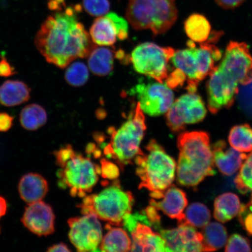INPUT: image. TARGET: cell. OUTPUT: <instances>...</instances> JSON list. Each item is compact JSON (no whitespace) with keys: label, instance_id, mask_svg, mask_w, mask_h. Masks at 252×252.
<instances>
[{"label":"cell","instance_id":"6da1fadb","mask_svg":"<svg viewBox=\"0 0 252 252\" xmlns=\"http://www.w3.org/2000/svg\"><path fill=\"white\" fill-rule=\"evenodd\" d=\"M79 9L68 7L49 16L34 40L46 61L59 68L67 67L75 59L86 58L95 47L78 20Z\"/></svg>","mask_w":252,"mask_h":252},{"label":"cell","instance_id":"7a4b0ae2","mask_svg":"<svg viewBox=\"0 0 252 252\" xmlns=\"http://www.w3.org/2000/svg\"><path fill=\"white\" fill-rule=\"evenodd\" d=\"M177 181L186 187H196L208 176L215 175L210 135L207 132H184L179 135Z\"/></svg>","mask_w":252,"mask_h":252},{"label":"cell","instance_id":"3957f363","mask_svg":"<svg viewBox=\"0 0 252 252\" xmlns=\"http://www.w3.org/2000/svg\"><path fill=\"white\" fill-rule=\"evenodd\" d=\"M143 151L135 158L139 189H147L154 199L162 197L175 178L176 162L155 140H151Z\"/></svg>","mask_w":252,"mask_h":252},{"label":"cell","instance_id":"277c9868","mask_svg":"<svg viewBox=\"0 0 252 252\" xmlns=\"http://www.w3.org/2000/svg\"><path fill=\"white\" fill-rule=\"evenodd\" d=\"M59 186L68 189L72 197H84L92 191L99 179L101 169L89 158L77 153L70 145L55 151Z\"/></svg>","mask_w":252,"mask_h":252},{"label":"cell","instance_id":"5b68a950","mask_svg":"<svg viewBox=\"0 0 252 252\" xmlns=\"http://www.w3.org/2000/svg\"><path fill=\"white\" fill-rule=\"evenodd\" d=\"M133 204L131 192L124 190L119 182H115L98 194L85 196L78 207L83 215L94 214L109 225L121 226L131 214Z\"/></svg>","mask_w":252,"mask_h":252},{"label":"cell","instance_id":"8992f818","mask_svg":"<svg viewBox=\"0 0 252 252\" xmlns=\"http://www.w3.org/2000/svg\"><path fill=\"white\" fill-rule=\"evenodd\" d=\"M176 0H130L126 18L135 30L165 33L178 18Z\"/></svg>","mask_w":252,"mask_h":252},{"label":"cell","instance_id":"52a82bcc","mask_svg":"<svg viewBox=\"0 0 252 252\" xmlns=\"http://www.w3.org/2000/svg\"><path fill=\"white\" fill-rule=\"evenodd\" d=\"M146 130L143 110L137 104L135 111L121 127L110 128V143L105 148V155L124 167L130 163L142 152L140 146Z\"/></svg>","mask_w":252,"mask_h":252},{"label":"cell","instance_id":"ba28073f","mask_svg":"<svg viewBox=\"0 0 252 252\" xmlns=\"http://www.w3.org/2000/svg\"><path fill=\"white\" fill-rule=\"evenodd\" d=\"M175 52L171 47H161L153 43H144L134 49L131 61L138 73L163 83L168 77L169 62Z\"/></svg>","mask_w":252,"mask_h":252},{"label":"cell","instance_id":"9c48e42d","mask_svg":"<svg viewBox=\"0 0 252 252\" xmlns=\"http://www.w3.org/2000/svg\"><path fill=\"white\" fill-rule=\"evenodd\" d=\"M206 115L202 98L197 94L189 93L173 103L166 112V123L172 131L179 132L185 130L186 125L203 121Z\"/></svg>","mask_w":252,"mask_h":252},{"label":"cell","instance_id":"30bf717a","mask_svg":"<svg viewBox=\"0 0 252 252\" xmlns=\"http://www.w3.org/2000/svg\"><path fill=\"white\" fill-rule=\"evenodd\" d=\"M220 70L236 84L248 85L252 81V56L244 42L231 41L219 65Z\"/></svg>","mask_w":252,"mask_h":252},{"label":"cell","instance_id":"8fae6325","mask_svg":"<svg viewBox=\"0 0 252 252\" xmlns=\"http://www.w3.org/2000/svg\"><path fill=\"white\" fill-rule=\"evenodd\" d=\"M94 214L69 219V238L78 252H97L102 240L101 225Z\"/></svg>","mask_w":252,"mask_h":252},{"label":"cell","instance_id":"7c38bea8","mask_svg":"<svg viewBox=\"0 0 252 252\" xmlns=\"http://www.w3.org/2000/svg\"><path fill=\"white\" fill-rule=\"evenodd\" d=\"M131 94L136 95L141 110L151 116L164 114L174 100L171 88L159 82L138 84L132 89Z\"/></svg>","mask_w":252,"mask_h":252},{"label":"cell","instance_id":"4fadbf2b","mask_svg":"<svg viewBox=\"0 0 252 252\" xmlns=\"http://www.w3.org/2000/svg\"><path fill=\"white\" fill-rule=\"evenodd\" d=\"M207 83L208 109L215 115L222 109H229L234 105L238 93V84L230 80L216 66L209 75Z\"/></svg>","mask_w":252,"mask_h":252},{"label":"cell","instance_id":"5bb4252c","mask_svg":"<svg viewBox=\"0 0 252 252\" xmlns=\"http://www.w3.org/2000/svg\"><path fill=\"white\" fill-rule=\"evenodd\" d=\"M128 24L125 19L114 12L94 20L90 30V36L94 43L100 46H112L116 39L123 40L128 37Z\"/></svg>","mask_w":252,"mask_h":252},{"label":"cell","instance_id":"9a60e30c","mask_svg":"<svg viewBox=\"0 0 252 252\" xmlns=\"http://www.w3.org/2000/svg\"><path fill=\"white\" fill-rule=\"evenodd\" d=\"M164 239L165 252H203V235L196 228L189 225H179L171 229H159Z\"/></svg>","mask_w":252,"mask_h":252},{"label":"cell","instance_id":"2e32d148","mask_svg":"<svg viewBox=\"0 0 252 252\" xmlns=\"http://www.w3.org/2000/svg\"><path fill=\"white\" fill-rule=\"evenodd\" d=\"M21 220L29 231L39 236H48L55 232L54 212L42 200L29 204Z\"/></svg>","mask_w":252,"mask_h":252},{"label":"cell","instance_id":"e0dca14e","mask_svg":"<svg viewBox=\"0 0 252 252\" xmlns=\"http://www.w3.org/2000/svg\"><path fill=\"white\" fill-rule=\"evenodd\" d=\"M214 165L222 174L234 175L247 158V154L234 148H228L225 141H217L212 147Z\"/></svg>","mask_w":252,"mask_h":252},{"label":"cell","instance_id":"ac0fdd59","mask_svg":"<svg viewBox=\"0 0 252 252\" xmlns=\"http://www.w3.org/2000/svg\"><path fill=\"white\" fill-rule=\"evenodd\" d=\"M158 200L153 198L150 205L157 210L161 211L170 218L178 220V222L184 219V211L188 204L184 191L171 185L163 192L162 197Z\"/></svg>","mask_w":252,"mask_h":252},{"label":"cell","instance_id":"d6986e66","mask_svg":"<svg viewBox=\"0 0 252 252\" xmlns=\"http://www.w3.org/2000/svg\"><path fill=\"white\" fill-rule=\"evenodd\" d=\"M188 49L175 52L171 61L173 65L180 69L187 77V90L189 93H196L199 80L198 78L196 45L193 41H189Z\"/></svg>","mask_w":252,"mask_h":252},{"label":"cell","instance_id":"ffe728a7","mask_svg":"<svg viewBox=\"0 0 252 252\" xmlns=\"http://www.w3.org/2000/svg\"><path fill=\"white\" fill-rule=\"evenodd\" d=\"M131 252H165L164 239L150 225L138 221L131 232Z\"/></svg>","mask_w":252,"mask_h":252},{"label":"cell","instance_id":"44dd1931","mask_svg":"<svg viewBox=\"0 0 252 252\" xmlns=\"http://www.w3.org/2000/svg\"><path fill=\"white\" fill-rule=\"evenodd\" d=\"M20 197L28 204L43 199L49 191L48 183L37 173H28L22 177L18 185Z\"/></svg>","mask_w":252,"mask_h":252},{"label":"cell","instance_id":"7402d4cb","mask_svg":"<svg viewBox=\"0 0 252 252\" xmlns=\"http://www.w3.org/2000/svg\"><path fill=\"white\" fill-rule=\"evenodd\" d=\"M197 63L198 78L199 81L204 80L215 68L216 63L220 61L222 52L214 43L207 40L200 43L195 49Z\"/></svg>","mask_w":252,"mask_h":252},{"label":"cell","instance_id":"603a6c76","mask_svg":"<svg viewBox=\"0 0 252 252\" xmlns=\"http://www.w3.org/2000/svg\"><path fill=\"white\" fill-rule=\"evenodd\" d=\"M31 89L23 81L8 80L0 86V103L12 107L20 105L30 100Z\"/></svg>","mask_w":252,"mask_h":252},{"label":"cell","instance_id":"cb8c5ba5","mask_svg":"<svg viewBox=\"0 0 252 252\" xmlns=\"http://www.w3.org/2000/svg\"><path fill=\"white\" fill-rule=\"evenodd\" d=\"M241 206L237 195L232 193L220 194L214 201V218L222 223L228 222L238 215Z\"/></svg>","mask_w":252,"mask_h":252},{"label":"cell","instance_id":"d4e9b609","mask_svg":"<svg viewBox=\"0 0 252 252\" xmlns=\"http://www.w3.org/2000/svg\"><path fill=\"white\" fill-rule=\"evenodd\" d=\"M88 56V65L94 75L105 76L113 70L114 55L112 50L94 47Z\"/></svg>","mask_w":252,"mask_h":252},{"label":"cell","instance_id":"484cf974","mask_svg":"<svg viewBox=\"0 0 252 252\" xmlns=\"http://www.w3.org/2000/svg\"><path fill=\"white\" fill-rule=\"evenodd\" d=\"M203 252L220 250L226 245L228 233L224 226L216 222H209L203 228Z\"/></svg>","mask_w":252,"mask_h":252},{"label":"cell","instance_id":"4316f807","mask_svg":"<svg viewBox=\"0 0 252 252\" xmlns=\"http://www.w3.org/2000/svg\"><path fill=\"white\" fill-rule=\"evenodd\" d=\"M109 231L104 236L99 245V251L128 252L131 251V241L125 230L106 226Z\"/></svg>","mask_w":252,"mask_h":252},{"label":"cell","instance_id":"83f0119b","mask_svg":"<svg viewBox=\"0 0 252 252\" xmlns=\"http://www.w3.org/2000/svg\"><path fill=\"white\" fill-rule=\"evenodd\" d=\"M185 31L194 42L202 43L209 39L212 27L207 19L200 14L189 16L185 22Z\"/></svg>","mask_w":252,"mask_h":252},{"label":"cell","instance_id":"f1b7e54d","mask_svg":"<svg viewBox=\"0 0 252 252\" xmlns=\"http://www.w3.org/2000/svg\"><path fill=\"white\" fill-rule=\"evenodd\" d=\"M20 123L27 130H36L46 124L47 115L46 110L37 104L27 105L21 110Z\"/></svg>","mask_w":252,"mask_h":252},{"label":"cell","instance_id":"f546056e","mask_svg":"<svg viewBox=\"0 0 252 252\" xmlns=\"http://www.w3.org/2000/svg\"><path fill=\"white\" fill-rule=\"evenodd\" d=\"M211 213L206 205L194 203L190 205L185 213V217L178 225H189L194 228H203L209 223Z\"/></svg>","mask_w":252,"mask_h":252},{"label":"cell","instance_id":"4dcf8cb0","mask_svg":"<svg viewBox=\"0 0 252 252\" xmlns=\"http://www.w3.org/2000/svg\"><path fill=\"white\" fill-rule=\"evenodd\" d=\"M228 141L234 149L242 153L252 151V128L249 124L234 126L230 130Z\"/></svg>","mask_w":252,"mask_h":252},{"label":"cell","instance_id":"1f68e13d","mask_svg":"<svg viewBox=\"0 0 252 252\" xmlns=\"http://www.w3.org/2000/svg\"><path fill=\"white\" fill-rule=\"evenodd\" d=\"M235 184L242 194L251 193L252 196V151L239 169Z\"/></svg>","mask_w":252,"mask_h":252},{"label":"cell","instance_id":"d6a6232c","mask_svg":"<svg viewBox=\"0 0 252 252\" xmlns=\"http://www.w3.org/2000/svg\"><path fill=\"white\" fill-rule=\"evenodd\" d=\"M89 78V72L86 65L82 62H75L69 66L66 70V81L74 87H80L87 83Z\"/></svg>","mask_w":252,"mask_h":252},{"label":"cell","instance_id":"836d02e7","mask_svg":"<svg viewBox=\"0 0 252 252\" xmlns=\"http://www.w3.org/2000/svg\"><path fill=\"white\" fill-rule=\"evenodd\" d=\"M83 6L88 14L101 17L108 14L110 5L109 0H83Z\"/></svg>","mask_w":252,"mask_h":252},{"label":"cell","instance_id":"e575fe53","mask_svg":"<svg viewBox=\"0 0 252 252\" xmlns=\"http://www.w3.org/2000/svg\"><path fill=\"white\" fill-rule=\"evenodd\" d=\"M225 252H251V242L244 236L235 234L230 236L226 244Z\"/></svg>","mask_w":252,"mask_h":252},{"label":"cell","instance_id":"d590c367","mask_svg":"<svg viewBox=\"0 0 252 252\" xmlns=\"http://www.w3.org/2000/svg\"><path fill=\"white\" fill-rule=\"evenodd\" d=\"M187 81V75L180 69L176 68L166 79V85L171 89L182 87Z\"/></svg>","mask_w":252,"mask_h":252},{"label":"cell","instance_id":"8d00e7d4","mask_svg":"<svg viewBox=\"0 0 252 252\" xmlns=\"http://www.w3.org/2000/svg\"><path fill=\"white\" fill-rule=\"evenodd\" d=\"M16 73L13 66L7 61L5 57H2L0 61V77H8Z\"/></svg>","mask_w":252,"mask_h":252},{"label":"cell","instance_id":"74e56055","mask_svg":"<svg viewBox=\"0 0 252 252\" xmlns=\"http://www.w3.org/2000/svg\"><path fill=\"white\" fill-rule=\"evenodd\" d=\"M103 176L105 178H113L117 177L119 174L116 166L105 160H102Z\"/></svg>","mask_w":252,"mask_h":252},{"label":"cell","instance_id":"f35d334b","mask_svg":"<svg viewBox=\"0 0 252 252\" xmlns=\"http://www.w3.org/2000/svg\"><path fill=\"white\" fill-rule=\"evenodd\" d=\"M14 118L5 112H0V132H6L12 127Z\"/></svg>","mask_w":252,"mask_h":252},{"label":"cell","instance_id":"ab89813d","mask_svg":"<svg viewBox=\"0 0 252 252\" xmlns=\"http://www.w3.org/2000/svg\"><path fill=\"white\" fill-rule=\"evenodd\" d=\"M215 1L220 7L228 9L239 7L245 0H215Z\"/></svg>","mask_w":252,"mask_h":252},{"label":"cell","instance_id":"60d3db41","mask_svg":"<svg viewBox=\"0 0 252 252\" xmlns=\"http://www.w3.org/2000/svg\"><path fill=\"white\" fill-rule=\"evenodd\" d=\"M251 213H252V196L247 204L241 205L240 210L238 214L239 221L240 222L246 216Z\"/></svg>","mask_w":252,"mask_h":252},{"label":"cell","instance_id":"b9f144b4","mask_svg":"<svg viewBox=\"0 0 252 252\" xmlns=\"http://www.w3.org/2000/svg\"><path fill=\"white\" fill-rule=\"evenodd\" d=\"M239 222L248 235L252 236V213L246 216Z\"/></svg>","mask_w":252,"mask_h":252},{"label":"cell","instance_id":"7bdbcfd3","mask_svg":"<svg viewBox=\"0 0 252 252\" xmlns=\"http://www.w3.org/2000/svg\"><path fill=\"white\" fill-rule=\"evenodd\" d=\"M47 252H70L71 250L68 248L67 245L64 243H60L59 244H56L50 247Z\"/></svg>","mask_w":252,"mask_h":252},{"label":"cell","instance_id":"ee69618b","mask_svg":"<svg viewBox=\"0 0 252 252\" xmlns=\"http://www.w3.org/2000/svg\"><path fill=\"white\" fill-rule=\"evenodd\" d=\"M7 205L4 198L0 196V219L4 216L7 212Z\"/></svg>","mask_w":252,"mask_h":252}]
</instances>
